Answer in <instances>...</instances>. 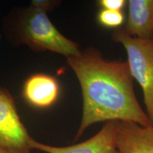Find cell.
Segmentation results:
<instances>
[{
  "instance_id": "3957f363",
  "label": "cell",
  "mask_w": 153,
  "mask_h": 153,
  "mask_svg": "<svg viewBox=\"0 0 153 153\" xmlns=\"http://www.w3.org/2000/svg\"><path fill=\"white\" fill-rule=\"evenodd\" d=\"M112 38L126 51L130 71L142 89L147 114L153 123V38L133 37L121 28L115 30Z\"/></svg>"
},
{
  "instance_id": "8992f818",
  "label": "cell",
  "mask_w": 153,
  "mask_h": 153,
  "mask_svg": "<svg viewBox=\"0 0 153 153\" xmlns=\"http://www.w3.org/2000/svg\"><path fill=\"white\" fill-rule=\"evenodd\" d=\"M116 142L119 153H153V125L118 121Z\"/></svg>"
},
{
  "instance_id": "7a4b0ae2",
  "label": "cell",
  "mask_w": 153,
  "mask_h": 153,
  "mask_svg": "<svg viewBox=\"0 0 153 153\" xmlns=\"http://www.w3.org/2000/svg\"><path fill=\"white\" fill-rule=\"evenodd\" d=\"M11 36L16 44L35 51H51L68 57L79 54V45L57 29L46 13L29 7L19 11L11 23Z\"/></svg>"
},
{
  "instance_id": "7c38bea8",
  "label": "cell",
  "mask_w": 153,
  "mask_h": 153,
  "mask_svg": "<svg viewBox=\"0 0 153 153\" xmlns=\"http://www.w3.org/2000/svg\"><path fill=\"white\" fill-rule=\"evenodd\" d=\"M0 153H20L17 152H14V151H9V150H2V149H0Z\"/></svg>"
},
{
  "instance_id": "8fae6325",
  "label": "cell",
  "mask_w": 153,
  "mask_h": 153,
  "mask_svg": "<svg viewBox=\"0 0 153 153\" xmlns=\"http://www.w3.org/2000/svg\"><path fill=\"white\" fill-rule=\"evenodd\" d=\"M126 1L124 0H101L99 4L104 9L114 11H121L126 5Z\"/></svg>"
},
{
  "instance_id": "52a82bcc",
  "label": "cell",
  "mask_w": 153,
  "mask_h": 153,
  "mask_svg": "<svg viewBox=\"0 0 153 153\" xmlns=\"http://www.w3.org/2000/svg\"><path fill=\"white\" fill-rule=\"evenodd\" d=\"M60 87L56 79L45 74L30 76L25 82L23 94L26 100L37 108H48L57 101Z\"/></svg>"
},
{
  "instance_id": "6da1fadb",
  "label": "cell",
  "mask_w": 153,
  "mask_h": 153,
  "mask_svg": "<svg viewBox=\"0 0 153 153\" xmlns=\"http://www.w3.org/2000/svg\"><path fill=\"white\" fill-rule=\"evenodd\" d=\"M67 62L79 81L83 98L82 120L75 140L89 126L99 122L153 125L135 97L127 62L106 60L93 48L68 57Z\"/></svg>"
},
{
  "instance_id": "4fadbf2b",
  "label": "cell",
  "mask_w": 153,
  "mask_h": 153,
  "mask_svg": "<svg viewBox=\"0 0 153 153\" xmlns=\"http://www.w3.org/2000/svg\"><path fill=\"white\" fill-rule=\"evenodd\" d=\"M0 36H1V35H0Z\"/></svg>"
},
{
  "instance_id": "277c9868",
  "label": "cell",
  "mask_w": 153,
  "mask_h": 153,
  "mask_svg": "<svg viewBox=\"0 0 153 153\" xmlns=\"http://www.w3.org/2000/svg\"><path fill=\"white\" fill-rule=\"evenodd\" d=\"M32 139L20 119L13 97L0 87V149L29 153Z\"/></svg>"
},
{
  "instance_id": "ba28073f",
  "label": "cell",
  "mask_w": 153,
  "mask_h": 153,
  "mask_svg": "<svg viewBox=\"0 0 153 153\" xmlns=\"http://www.w3.org/2000/svg\"><path fill=\"white\" fill-rule=\"evenodd\" d=\"M126 33L140 39L153 38V0H129Z\"/></svg>"
},
{
  "instance_id": "9c48e42d",
  "label": "cell",
  "mask_w": 153,
  "mask_h": 153,
  "mask_svg": "<svg viewBox=\"0 0 153 153\" xmlns=\"http://www.w3.org/2000/svg\"><path fill=\"white\" fill-rule=\"evenodd\" d=\"M98 21L102 26L108 28H117L123 24L124 16L121 11L102 9L98 14Z\"/></svg>"
},
{
  "instance_id": "30bf717a",
  "label": "cell",
  "mask_w": 153,
  "mask_h": 153,
  "mask_svg": "<svg viewBox=\"0 0 153 153\" xmlns=\"http://www.w3.org/2000/svg\"><path fill=\"white\" fill-rule=\"evenodd\" d=\"M59 1L52 0H33L30 2V7L42 12L47 13L54 9Z\"/></svg>"
},
{
  "instance_id": "5b68a950",
  "label": "cell",
  "mask_w": 153,
  "mask_h": 153,
  "mask_svg": "<svg viewBox=\"0 0 153 153\" xmlns=\"http://www.w3.org/2000/svg\"><path fill=\"white\" fill-rule=\"evenodd\" d=\"M118 121H108L93 137L78 144L55 147L39 143L32 139L31 150L46 153H119L117 148Z\"/></svg>"
}]
</instances>
